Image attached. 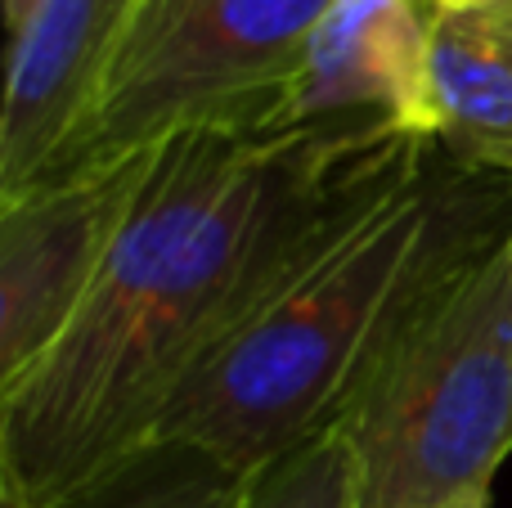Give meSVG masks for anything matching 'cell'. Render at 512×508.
Returning <instances> with one entry per match:
<instances>
[{
  "label": "cell",
  "mask_w": 512,
  "mask_h": 508,
  "mask_svg": "<svg viewBox=\"0 0 512 508\" xmlns=\"http://www.w3.org/2000/svg\"><path fill=\"white\" fill-rule=\"evenodd\" d=\"M436 508H490V500H450V504H436Z\"/></svg>",
  "instance_id": "obj_14"
},
{
  "label": "cell",
  "mask_w": 512,
  "mask_h": 508,
  "mask_svg": "<svg viewBox=\"0 0 512 508\" xmlns=\"http://www.w3.org/2000/svg\"><path fill=\"white\" fill-rule=\"evenodd\" d=\"M342 432L364 508L490 500L512 455V234L400 333Z\"/></svg>",
  "instance_id": "obj_3"
},
{
  "label": "cell",
  "mask_w": 512,
  "mask_h": 508,
  "mask_svg": "<svg viewBox=\"0 0 512 508\" xmlns=\"http://www.w3.org/2000/svg\"><path fill=\"white\" fill-rule=\"evenodd\" d=\"M5 419L9 414L0 410V508H27L23 495L14 486V473H9V450H5Z\"/></svg>",
  "instance_id": "obj_11"
},
{
  "label": "cell",
  "mask_w": 512,
  "mask_h": 508,
  "mask_svg": "<svg viewBox=\"0 0 512 508\" xmlns=\"http://www.w3.org/2000/svg\"><path fill=\"white\" fill-rule=\"evenodd\" d=\"M495 5H512V0H432V9H441V14H463V9H495Z\"/></svg>",
  "instance_id": "obj_13"
},
{
  "label": "cell",
  "mask_w": 512,
  "mask_h": 508,
  "mask_svg": "<svg viewBox=\"0 0 512 508\" xmlns=\"http://www.w3.org/2000/svg\"><path fill=\"white\" fill-rule=\"evenodd\" d=\"M252 473L194 446H149L63 508H243Z\"/></svg>",
  "instance_id": "obj_9"
},
{
  "label": "cell",
  "mask_w": 512,
  "mask_h": 508,
  "mask_svg": "<svg viewBox=\"0 0 512 508\" xmlns=\"http://www.w3.org/2000/svg\"><path fill=\"white\" fill-rule=\"evenodd\" d=\"M432 0H333L265 135L378 144L423 135Z\"/></svg>",
  "instance_id": "obj_6"
},
{
  "label": "cell",
  "mask_w": 512,
  "mask_h": 508,
  "mask_svg": "<svg viewBox=\"0 0 512 508\" xmlns=\"http://www.w3.org/2000/svg\"><path fill=\"white\" fill-rule=\"evenodd\" d=\"M512 234V180L432 144L423 167L230 338L167 405L153 446L234 473L342 428L400 333Z\"/></svg>",
  "instance_id": "obj_2"
},
{
  "label": "cell",
  "mask_w": 512,
  "mask_h": 508,
  "mask_svg": "<svg viewBox=\"0 0 512 508\" xmlns=\"http://www.w3.org/2000/svg\"><path fill=\"white\" fill-rule=\"evenodd\" d=\"M135 162L63 180L0 216V410L50 365L144 176Z\"/></svg>",
  "instance_id": "obj_5"
},
{
  "label": "cell",
  "mask_w": 512,
  "mask_h": 508,
  "mask_svg": "<svg viewBox=\"0 0 512 508\" xmlns=\"http://www.w3.org/2000/svg\"><path fill=\"white\" fill-rule=\"evenodd\" d=\"M36 9V0H0V18H5V32L14 36L27 23V14Z\"/></svg>",
  "instance_id": "obj_12"
},
{
  "label": "cell",
  "mask_w": 512,
  "mask_h": 508,
  "mask_svg": "<svg viewBox=\"0 0 512 508\" xmlns=\"http://www.w3.org/2000/svg\"><path fill=\"white\" fill-rule=\"evenodd\" d=\"M131 0H36L0 86V216L41 194L99 86Z\"/></svg>",
  "instance_id": "obj_7"
},
{
  "label": "cell",
  "mask_w": 512,
  "mask_h": 508,
  "mask_svg": "<svg viewBox=\"0 0 512 508\" xmlns=\"http://www.w3.org/2000/svg\"><path fill=\"white\" fill-rule=\"evenodd\" d=\"M243 508H364L360 459L346 432L333 428L252 473Z\"/></svg>",
  "instance_id": "obj_10"
},
{
  "label": "cell",
  "mask_w": 512,
  "mask_h": 508,
  "mask_svg": "<svg viewBox=\"0 0 512 508\" xmlns=\"http://www.w3.org/2000/svg\"><path fill=\"white\" fill-rule=\"evenodd\" d=\"M432 144L225 126L158 144L72 329L9 405L23 504L63 508L144 455L180 387L378 212Z\"/></svg>",
  "instance_id": "obj_1"
},
{
  "label": "cell",
  "mask_w": 512,
  "mask_h": 508,
  "mask_svg": "<svg viewBox=\"0 0 512 508\" xmlns=\"http://www.w3.org/2000/svg\"><path fill=\"white\" fill-rule=\"evenodd\" d=\"M427 126L463 167L512 180V5L432 9Z\"/></svg>",
  "instance_id": "obj_8"
},
{
  "label": "cell",
  "mask_w": 512,
  "mask_h": 508,
  "mask_svg": "<svg viewBox=\"0 0 512 508\" xmlns=\"http://www.w3.org/2000/svg\"><path fill=\"white\" fill-rule=\"evenodd\" d=\"M328 5L333 0H131L50 185L135 162L171 135L203 126L265 135Z\"/></svg>",
  "instance_id": "obj_4"
}]
</instances>
